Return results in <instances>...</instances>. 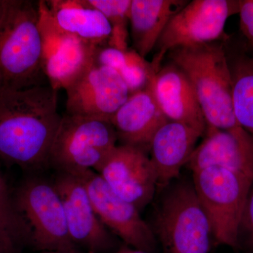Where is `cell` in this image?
I'll return each instance as SVG.
<instances>
[{"instance_id": "6da1fadb", "label": "cell", "mask_w": 253, "mask_h": 253, "mask_svg": "<svg viewBox=\"0 0 253 253\" xmlns=\"http://www.w3.org/2000/svg\"><path fill=\"white\" fill-rule=\"evenodd\" d=\"M57 91L49 84L0 91V158L5 163L29 170L49 167L63 116Z\"/></svg>"}, {"instance_id": "7a4b0ae2", "label": "cell", "mask_w": 253, "mask_h": 253, "mask_svg": "<svg viewBox=\"0 0 253 253\" xmlns=\"http://www.w3.org/2000/svg\"><path fill=\"white\" fill-rule=\"evenodd\" d=\"M39 19L38 2L6 0L0 15V91L49 84Z\"/></svg>"}, {"instance_id": "3957f363", "label": "cell", "mask_w": 253, "mask_h": 253, "mask_svg": "<svg viewBox=\"0 0 253 253\" xmlns=\"http://www.w3.org/2000/svg\"><path fill=\"white\" fill-rule=\"evenodd\" d=\"M171 63L181 69L194 88L206 127L234 130L241 127L233 109L232 81L227 53L219 42L169 51Z\"/></svg>"}, {"instance_id": "277c9868", "label": "cell", "mask_w": 253, "mask_h": 253, "mask_svg": "<svg viewBox=\"0 0 253 253\" xmlns=\"http://www.w3.org/2000/svg\"><path fill=\"white\" fill-rule=\"evenodd\" d=\"M253 179L220 167L193 172V185L218 244L235 248Z\"/></svg>"}, {"instance_id": "5b68a950", "label": "cell", "mask_w": 253, "mask_h": 253, "mask_svg": "<svg viewBox=\"0 0 253 253\" xmlns=\"http://www.w3.org/2000/svg\"><path fill=\"white\" fill-rule=\"evenodd\" d=\"M118 140L109 120L66 113L53 141L49 167L76 176L95 171L117 146Z\"/></svg>"}, {"instance_id": "8992f818", "label": "cell", "mask_w": 253, "mask_h": 253, "mask_svg": "<svg viewBox=\"0 0 253 253\" xmlns=\"http://www.w3.org/2000/svg\"><path fill=\"white\" fill-rule=\"evenodd\" d=\"M156 233L165 253H208L212 229L193 182L169 190L156 216Z\"/></svg>"}, {"instance_id": "52a82bcc", "label": "cell", "mask_w": 253, "mask_h": 253, "mask_svg": "<svg viewBox=\"0 0 253 253\" xmlns=\"http://www.w3.org/2000/svg\"><path fill=\"white\" fill-rule=\"evenodd\" d=\"M12 197L31 227V247L41 253L79 249L70 236L62 201L53 181L28 178Z\"/></svg>"}, {"instance_id": "ba28073f", "label": "cell", "mask_w": 253, "mask_h": 253, "mask_svg": "<svg viewBox=\"0 0 253 253\" xmlns=\"http://www.w3.org/2000/svg\"><path fill=\"white\" fill-rule=\"evenodd\" d=\"M239 0L189 1L169 21L156 44L151 62L155 72L169 51L220 39L228 18L239 14Z\"/></svg>"}, {"instance_id": "9c48e42d", "label": "cell", "mask_w": 253, "mask_h": 253, "mask_svg": "<svg viewBox=\"0 0 253 253\" xmlns=\"http://www.w3.org/2000/svg\"><path fill=\"white\" fill-rule=\"evenodd\" d=\"M39 13L44 73L51 87L66 90L96 62L102 46L61 31L51 19L45 1H40Z\"/></svg>"}, {"instance_id": "30bf717a", "label": "cell", "mask_w": 253, "mask_h": 253, "mask_svg": "<svg viewBox=\"0 0 253 253\" xmlns=\"http://www.w3.org/2000/svg\"><path fill=\"white\" fill-rule=\"evenodd\" d=\"M78 176L85 186L96 215L106 229L125 245L154 253L157 246L156 235L141 217L140 211L113 192L95 171H86Z\"/></svg>"}, {"instance_id": "8fae6325", "label": "cell", "mask_w": 253, "mask_h": 253, "mask_svg": "<svg viewBox=\"0 0 253 253\" xmlns=\"http://www.w3.org/2000/svg\"><path fill=\"white\" fill-rule=\"evenodd\" d=\"M95 172L139 211L152 201L158 186L151 158L144 149L131 145H117Z\"/></svg>"}, {"instance_id": "7c38bea8", "label": "cell", "mask_w": 253, "mask_h": 253, "mask_svg": "<svg viewBox=\"0 0 253 253\" xmlns=\"http://www.w3.org/2000/svg\"><path fill=\"white\" fill-rule=\"evenodd\" d=\"M53 182L62 201L68 231L75 245L94 253L112 251L117 245L116 238L96 215L81 178L59 172Z\"/></svg>"}, {"instance_id": "4fadbf2b", "label": "cell", "mask_w": 253, "mask_h": 253, "mask_svg": "<svg viewBox=\"0 0 253 253\" xmlns=\"http://www.w3.org/2000/svg\"><path fill=\"white\" fill-rule=\"evenodd\" d=\"M66 91V113L110 121L130 96L116 70L96 62Z\"/></svg>"}, {"instance_id": "5bb4252c", "label": "cell", "mask_w": 253, "mask_h": 253, "mask_svg": "<svg viewBox=\"0 0 253 253\" xmlns=\"http://www.w3.org/2000/svg\"><path fill=\"white\" fill-rule=\"evenodd\" d=\"M206 136L186 164L192 172L220 167L253 180V139L240 127L221 130L206 127Z\"/></svg>"}, {"instance_id": "9a60e30c", "label": "cell", "mask_w": 253, "mask_h": 253, "mask_svg": "<svg viewBox=\"0 0 253 253\" xmlns=\"http://www.w3.org/2000/svg\"><path fill=\"white\" fill-rule=\"evenodd\" d=\"M150 87L168 121L182 123L204 134L207 126L194 88L174 63L161 67Z\"/></svg>"}, {"instance_id": "2e32d148", "label": "cell", "mask_w": 253, "mask_h": 253, "mask_svg": "<svg viewBox=\"0 0 253 253\" xmlns=\"http://www.w3.org/2000/svg\"><path fill=\"white\" fill-rule=\"evenodd\" d=\"M202 136L194 128L173 121H168L158 129L149 145L158 186H166L179 176Z\"/></svg>"}, {"instance_id": "e0dca14e", "label": "cell", "mask_w": 253, "mask_h": 253, "mask_svg": "<svg viewBox=\"0 0 253 253\" xmlns=\"http://www.w3.org/2000/svg\"><path fill=\"white\" fill-rule=\"evenodd\" d=\"M168 121L150 86L131 94L111 120L123 144L144 150L149 149L155 133Z\"/></svg>"}, {"instance_id": "ac0fdd59", "label": "cell", "mask_w": 253, "mask_h": 253, "mask_svg": "<svg viewBox=\"0 0 253 253\" xmlns=\"http://www.w3.org/2000/svg\"><path fill=\"white\" fill-rule=\"evenodd\" d=\"M45 1L51 19L63 33L99 46L108 45L112 33L111 24L86 0Z\"/></svg>"}, {"instance_id": "d6986e66", "label": "cell", "mask_w": 253, "mask_h": 253, "mask_svg": "<svg viewBox=\"0 0 253 253\" xmlns=\"http://www.w3.org/2000/svg\"><path fill=\"white\" fill-rule=\"evenodd\" d=\"M188 2L185 0H131L129 24L136 52L146 57L156 47L169 21Z\"/></svg>"}, {"instance_id": "ffe728a7", "label": "cell", "mask_w": 253, "mask_h": 253, "mask_svg": "<svg viewBox=\"0 0 253 253\" xmlns=\"http://www.w3.org/2000/svg\"><path fill=\"white\" fill-rule=\"evenodd\" d=\"M96 63L116 70L125 81L130 95L149 87L156 75L151 63L134 49L100 48Z\"/></svg>"}, {"instance_id": "44dd1931", "label": "cell", "mask_w": 253, "mask_h": 253, "mask_svg": "<svg viewBox=\"0 0 253 253\" xmlns=\"http://www.w3.org/2000/svg\"><path fill=\"white\" fill-rule=\"evenodd\" d=\"M234 116L253 139V56L239 54L229 59Z\"/></svg>"}, {"instance_id": "7402d4cb", "label": "cell", "mask_w": 253, "mask_h": 253, "mask_svg": "<svg viewBox=\"0 0 253 253\" xmlns=\"http://www.w3.org/2000/svg\"><path fill=\"white\" fill-rule=\"evenodd\" d=\"M31 244V227L8 191L0 198V253H21Z\"/></svg>"}, {"instance_id": "603a6c76", "label": "cell", "mask_w": 253, "mask_h": 253, "mask_svg": "<svg viewBox=\"0 0 253 253\" xmlns=\"http://www.w3.org/2000/svg\"><path fill=\"white\" fill-rule=\"evenodd\" d=\"M107 18L112 28L108 46L121 50L128 49L127 26L131 0H86Z\"/></svg>"}, {"instance_id": "cb8c5ba5", "label": "cell", "mask_w": 253, "mask_h": 253, "mask_svg": "<svg viewBox=\"0 0 253 253\" xmlns=\"http://www.w3.org/2000/svg\"><path fill=\"white\" fill-rule=\"evenodd\" d=\"M240 28L253 48V0H239Z\"/></svg>"}, {"instance_id": "d4e9b609", "label": "cell", "mask_w": 253, "mask_h": 253, "mask_svg": "<svg viewBox=\"0 0 253 253\" xmlns=\"http://www.w3.org/2000/svg\"><path fill=\"white\" fill-rule=\"evenodd\" d=\"M242 229L246 233L248 241L253 247V181L245 206L241 231Z\"/></svg>"}, {"instance_id": "484cf974", "label": "cell", "mask_w": 253, "mask_h": 253, "mask_svg": "<svg viewBox=\"0 0 253 253\" xmlns=\"http://www.w3.org/2000/svg\"><path fill=\"white\" fill-rule=\"evenodd\" d=\"M113 253H150L148 252H145V251H140V250H137L133 249V248L129 247V246L124 245V246H121L119 249Z\"/></svg>"}, {"instance_id": "4316f807", "label": "cell", "mask_w": 253, "mask_h": 253, "mask_svg": "<svg viewBox=\"0 0 253 253\" xmlns=\"http://www.w3.org/2000/svg\"><path fill=\"white\" fill-rule=\"evenodd\" d=\"M41 253H94L90 251H86L84 250L80 249H75L71 250H66V251H46V252H42Z\"/></svg>"}, {"instance_id": "83f0119b", "label": "cell", "mask_w": 253, "mask_h": 253, "mask_svg": "<svg viewBox=\"0 0 253 253\" xmlns=\"http://www.w3.org/2000/svg\"><path fill=\"white\" fill-rule=\"evenodd\" d=\"M7 187H6V184H5L4 179L0 176V198H1L5 193L7 192Z\"/></svg>"}, {"instance_id": "f1b7e54d", "label": "cell", "mask_w": 253, "mask_h": 253, "mask_svg": "<svg viewBox=\"0 0 253 253\" xmlns=\"http://www.w3.org/2000/svg\"><path fill=\"white\" fill-rule=\"evenodd\" d=\"M6 4V0H0V15L4 9L5 5Z\"/></svg>"}]
</instances>
